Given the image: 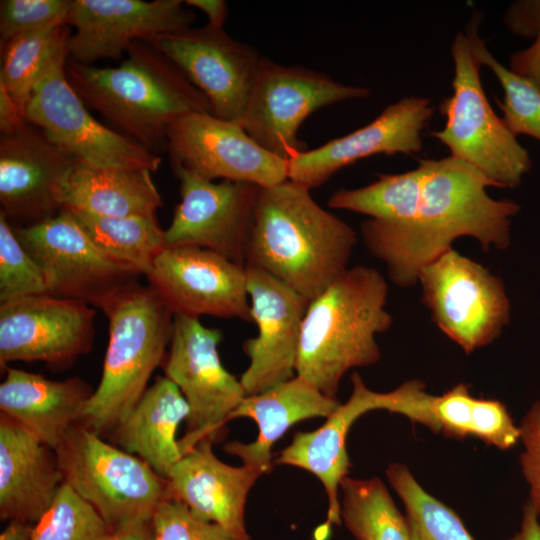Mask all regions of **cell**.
Wrapping results in <instances>:
<instances>
[{
	"label": "cell",
	"instance_id": "cell-35",
	"mask_svg": "<svg viewBox=\"0 0 540 540\" xmlns=\"http://www.w3.org/2000/svg\"><path fill=\"white\" fill-rule=\"evenodd\" d=\"M470 48L480 65L488 66L498 78L505 96L499 103L503 120L516 136L525 134L540 140V90L529 79L503 66L478 36L477 21L467 29Z\"/></svg>",
	"mask_w": 540,
	"mask_h": 540
},
{
	"label": "cell",
	"instance_id": "cell-46",
	"mask_svg": "<svg viewBox=\"0 0 540 540\" xmlns=\"http://www.w3.org/2000/svg\"><path fill=\"white\" fill-rule=\"evenodd\" d=\"M107 540H154L152 520L116 530Z\"/></svg>",
	"mask_w": 540,
	"mask_h": 540
},
{
	"label": "cell",
	"instance_id": "cell-36",
	"mask_svg": "<svg viewBox=\"0 0 540 540\" xmlns=\"http://www.w3.org/2000/svg\"><path fill=\"white\" fill-rule=\"evenodd\" d=\"M112 532L96 510L63 482L34 524L31 540H107Z\"/></svg>",
	"mask_w": 540,
	"mask_h": 540
},
{
	"label": "cell",
	"instance_id": "cell-17",
	"mask_svg": "<svg viewBox=\"0 0 540 540\" xmlns=\"http://www.w3.org/2000/svg\"><path fill=\"white\" fill-rule=\"evenodd\" d=\"M174 315L251 322L247 269L199 247H166L146 276Z\"/></svg>",
	"mask_w": 540,
	"mask_h": 540
},
{
	"label": "cell",
	"instance_id": "cell-6",
	"mask_svg": "<svg viewBox=\"0 0 540 540\" xmlns=\"http://www.w3.org/2000/svg\"><path fill=\"white\" fill-rule=\"evenodd\" d=\"M63 482L114 532L152 520L169 499L167 479L145 461L78 423L55 450Z\"/></svg>",
	"mask_w": 540,
	"mask_h": 540
},
{
	"label": "cell",
	"instance_id": "cell-12",
	"mask_svg": "<svg viewBox=\"0 0 540 540\" xmlns=\"http://www.w3.org/2000/svg\"><path fill=\"white\" fill-rule=\"evenodd\" d=\"M418 283L438 328L467 354L493 342L509 323L502 281L453 248L424 267Z\"/></svg>",
	"mask_w": 540,
	"mask_h": 540
},
{
	"label": "cell",
	"instance_id": "cell-27",
	"mask_svg": "<svg viewBox=\"0 0 540 540\" xmlns=\"http://www.w3.org/2000/svg\"><path fill=\"white\" fill-rule=\"evenodd\" d=\"M340 403L304 379L294 376L262 393L246 396L230 416L253 419L258 436L251 443L233 441L224 450L244 465L268 473L272 469V447L296 423L315 417H329Z\"/></svg>",
	"mask_w": 540,
	"mask_h": 540
},
{
	"label": "cell",
	"instance_id": "cell-10",
	"mask_svg": "<svg viewBox=\"0 0 540 540\" xmlns=\"http://www.w3.org/2000/svg\"><path fill=\"white\" fill-rule=\"evenodd\" d=\"M222 332L205 327L199 318L174 315L170 343L162 363L165 377L184 395L190 413L183 437L182 456L199 442H219L226 423L246 397L243 386L223 366L218 345Z\"/></svg>",
	"mask_w": 540,
	"mask_h": 540
},
{
	"label": "cell",
	"instance_id": "cell-19",
	"mask_svg": "<svg viewBox=\"0 0 540 540\" xmlns=\"http://www.w3.org/2000/svg\"><path fill=\"white\" fill-rule=\"evenodd\" d=\"M76 159L27 122L0 137V212L13 226L55 216Z\"/></svg>",
	"mask_w": 540,
	"mask_h": 540
},
{
	"label": "cell",
	"instance_id": "cell-23",
	"mask_svg": "<svg viewBox=\"0 0 540 540\" xmlns=\"http://www.w3.org/2000/svg\"><path fill=\"white\" fill-rule=\"evenodd\" d=\"M213 444L210 440L199 442L176 463L167 479L169 498L240 540H251L245 523L246 500L263 473L244 464H225L215 456Z\"/></svg>",
	"mask_w": 540,
	"mask_h": 540
},
{
	"label": "cell",
	"instance_id": "cell-4",
	"mask_svg": "<svg viewBox=\"0 0 540 540\" xmlns=\"http://www.w3.org/2000/svg\"><path fill=\"white\" fill-rule=\"evenodd\" d=\"M388 285L374 268H348L306 310L296 360V376L337 399L339 383L351 368L380 359L376 335L387 331Z\"/></svg>",
	"mask_w": 540,
	"mask_h": 540
},
{
	"label": "cell",
	"instance_id": "cell-28",
	"mask_svg": "<svg viewBox=\"0 0 540 540\" xmlns=\"http://www.w3.org/2000/svg\"><path fill=\"white\" fill-rule=\"evenodd\" d=\"M189 413V405L178 386L167 377L159 376L112 431V442L168 479L183 457L176 432Z\"/></svg>",
	"mask_w": 540,
	"mask_h": 540
},
{
	"label": "cell",
	"instance_id": "cell-38",
	"mask_svg": "<svg viewBox=\"0 0 540 540\" xmlns=\"http://www.w3.org/2000/svg\"><path fill=\"white\" fill-rule=\"evenodd\" d=\"M71 0H2L0 44L16 36L51 26L66 25Z\"/></svg>",
	"mask_w": 540,
	"mask_h": 540
},
{
	"label": "cell",
	"instance_id": "cell-30",
	"mask_svg": "<svg viewBox=\"0 0 540 540\" xmlns=\"http://www.w3.org/2000/svg\"><path fill=\"white\" fill-rule=\"evenodd\" d=\"M70 211L107 257L139 275L146 277L156 257L166 248L164 230L156 214L113 217Z\"/></svg>",
	"mask_w": 540,
	"mask_h": 540
},
{
	"label": "cell",
	"instance_id": "cell-41",
	"mask_svg": "<svg viewBox=\"0 0 540 540\" xmlns=\"http://www.w3.org/2000/svg\"><path fill=\"white\" fill-rule=\"evenodd\" d=\"M507 27L522 37L540 35V1H519L513 3L505 16Z\"/></svg>",
	"mask_w": 540,
	"mask_h": 540
},
{
	"label": "cell",
	"instance_id": "cell-25",
	"mask_svg": "<svg viewBox=\"0 0 540 540\" xmlns=\"http://www.w3.org/2000/svg\"><path fill=\"white\" fill-rule=\"evenodd\" d=\"M0 410L54 451L80 423L94 390L79 377L63 381L5 367Z\"/></svg>",
	"mask_w": 540,
	"mask_h": 540
},
{
	"label": "cell",
	"instance_id": "cell-20",
	"mask_svg": "<svg viewBox=\"0 0 540 540\" xmlns=\"http://www.w3.org/2000/svg\"><path fill=\"white\" fill-rule=\"evenodd\" d=\"M246 269L251 321L258 334L243 344L249 365L240 382L246 396H251L296 376L301 328L309 303L262 270Z\"/></svg>",
	"mask_w": 540,
	"mask_h": 540
},
{
	"label": "cell",
	"instance_id": "cell-31",
	"mask_svg": "<svg viewBox=\"0 0 540 540\" xmlns=\"http://www.w3.org/2000/svg\"><path fill=\"white\" fill-rule=\"evenodd\" d=\"M340 487L341 520L356 540H412L405 516L379 478L346 476Z\"/></svg>",
	"mask_w": 540,
	"mask_h": 540
},
{
	"label": "cell",
	"instance_id": "cell-13",
	"mask_svg": "<svg viewBox=\"0 0 540 540\" xmlns=\"http://www.w3.org/2000/svg\"><path fill=\"white\" fill-rule=\"evenodd\" d=\"M96 311L73 299L37 294L0 302V365L44 362L65 369L93 346Z\"/></svg>",
	"mask_w": 540,
	"mask_h": 540
},
{
	"label": "cell",
	"instance_id": "cell-39",
	"mask_svg": "<svg viewBox=\"0 0 540 540\" xmlns=\"http://www.w3.org/2000/svg\"><path fill=\"white\" fill-rule=\"evenodd\" d=\"M154 540H240L222 526L194 515L175 499L160 503L152 517Z\"/></svg>",
	"mask_w": 540,
	"mask_h": 540
},
{
	"label": "cell",
	"instance_id": "cell-14",
	"mask_svg": "<svg viewBox=\"0 0 540 540\" xmlns=\"http://www.w3.org/2000/svg\"><path fill=\"white\" fill-rule=\"evenodd\" d=\"M171 166L179 180L180 202L164 230L166 247H199L245 265L260 187L228 180L215 183Z\"/></svg>",
	"mask_w": 540,
	"mask_h": 540
},
{
	"label": "cell",
	"instance_id": "cell-8",
	"mask_svg": "<svg viewBox=\"0 0 540 540\" xmlns=\"http://www.w3.org/2000/svg\"><path fill=\"white\" fill-rule=\"evenodd\" d=\"M67 41L52 54L33 87L25 109L27 122L87 165L156 172L161 164L157 154L90 114L66 77Z\"/></svg>",
	"mask_w": 540,
	"mask_h": 540
},
{
	"label": "cell",
	"instance_id": "cell-21",
	"mask_svg": "<svg viewBox=\"0 0 540 540\" xmlns=\"http://www.w3.org/2000/svg\"><path fill=\"white\" fill-rule=\"evenodd\" d=\"M433 113L428 99L403 98L369 124L289 159L288 179L311 190L360 159L376 154L417 153L422 148L421 131Z\"/></svg>",
	"mask_w": 540,
	"mask_h": 540
},
{
	"label": "cell",
	"instance_id": "cell-7",
	"mask_svg": "<svg viewBox=\"0 0 540 540\" xmlns=\"http://www.w3.org/2000/svg\"><path fill=\"white\" fill-rule=\"evenodd\" d=\"M451 54L453 94L440 105L446 123L431 134L449 148L451 156L476 168L492 186L514 188L530 169L529 153L493 111L466 34L455 36Z\"/></svg>",
	"mask_w": 540,
	"mask_h": 540
},
{
	"label": "cell",
	"instance_id": "cell-16",
	"mask_svg": "<svg viewBox=\"0 0 540 540\" xmlns=\"http://www.w3.org/2000/svg\"><path fill=\"white\" fill-rule=\"evenodd\" d=\"M147 43L206 96L213 115L239 124L263 59L256 48L208 25L162 34Z\"/></svg>",
	"mask_w": 540,
	"mask_h": 540
},
{
	"label": "cell",
	"instance_id": "cell-18",
	"mask_svg": "<svg viewBox=\"0 0 540 540\" xmlns=\"http://www.w3.org/2000/svg\"><path fill=\"white\" fill-rule=\"evenodd\" d=\"M181 0H71L65 21L76 29L67 41L70 59L92 65L119 60L134 41L189 28L196 16Z\"/></svg>",
	"mask_w": 540,
	"mask_h": 540
},
{
	"label": "cell",
	"instance_id": "cell-32",
	"mask_svg": "<svg viewBox=\"0 0 540 540\" xmlns=\"http://www.w3.org/2000/svg\"><path fill=\"white\" fill-rule=\"evenodd\" d=\"M422 183L423 170L419 165L407 172L379 175L376 181L364 187L340 189L332 194L328 205L388 223H402L412 217Z\"/></svg>",
	"mask_w": 540,
	"mask_h": 540
},
{
	"label": "cell",
	"instance_id": "cell-15",
	"mask_svg": "<svg viewBox=\"0 0 540 540\" xmlns=\"http://www.w3.org/2000/svg\"><path fill=\"white\" fill-rule=\"evenodd\" d=\"M171 164L209 181L246 182L261 188L288 179V160L265 150L236 122L190 112L168 128Z\"/></svg>",
	"mask_w": 540,
	"mask_h": 540
},
{
	"label": "cell",
	"instance_id": "cell-47",
	"mask_svg": "<svg viewBox=\"0 0 540 540\" xmlns=\"http://www.w3.org/2000/svg\"><path fill=\"white\" fill-rule=\"evenodd\" d=\"M34 524L9 521L0 534V540H31Z\"/></svg>",
	"mask_w": 540,
	"mask_h": 540
},
{
	"label": "cell",
	"instance_id": "cell-29",
	"mask_svg": "<svg viewBox=\"0 0 540 540\" xmlns=\"http://www.w3.org/2000/svg\"><path fill=\"white\" fill-rule=\"evenodd\" d=\"M149 170L101 168L76 160L61 192L62 208L100 216L154 215L163 206Z\"/></svg>",
	"mask_w": 540,
	"mask_h": 540
},
{
	"label": "cell",
	"instance_id": "cell-26",
	"mask_svg": "<svg viewBox=\"0 0 540 540\" xmlns=\"http://www.w3.org/2000/svg\"><path fill=\"white\" fill-rule=\"evenodd\" d=\"M349 399L310 432H296L292 442L280 453L276 463L302 468L314 474L324 486L328 499L327 520L340 524L341 503L338 489L347 476L350 459L346 450L347 434L363 414L378 410V392L369 389L354 373Z\"/></svg>",
	"mask_w": 540,
	"mask_h": 540
},
{
	"label": "cell",
	"instance_id": "cell-45",
	"mask_svg": "<svg viewBox=\"0 0 540 540\" xmlns=\"http://www.w3.org/2000/svg\"><path fill=\"white\" fill-rule=\"evenodd\" d=\"M539 517L530 503L527 502L523 508L520 529L508 540H540Z\"/></svg>",
	"mask_w": 540,
	"mask_h": 540
},
{
	"label": "cell",
	"instance_id": "cell-2",
	"mask_svg": "<svg viewBox=\"0 0 540 540\" xmlns=\"http://www.w3.org/2000/svg\"><path fill=\"white\" fill-rule=\"evenodd\" d=\"M357 236L289 179L259 189L245 265L278 280L308 303L349 267Z\"/></svg>",
	"mask_w": 540,
	"mask_h": 540
},
{
	"label": "cell",
	"instance_id": "cell-1",
	"mask_svg": "<svg viewBox=\"0 0 540 540\" xmlns=\"http://www.w3.org/2000/svg\"><path fill=\"white\" fill-rule=\"evenodd\" d=\"M419 165L423 183L412 217L402 223L369 218L361 225L367 250L400 287L417 284L422 269L458 238L472 237L485 251L507 248L510 218L520 209L515 202L491 198L490 181L461 159L450 155Z\"/></svg>",
	"mask_w": 540,
	"mask_h": 540
},
{
	"label": "cell",
	"instance_id": "cell-9",
	"mask_svg": "<svg viewBox=\"0 0 540 540\" xmlns=\"http://www.w3.org/2000/svg\"><path fill=\"white\" fill-rule=\"evenodd\" d=\"M12 228L43 271L52 296L79 300L105 313L141 276L107 257L67 208L40 223Z\"/></svg>",
	"mask_w": 540,
	"mask_h": 540
},
{
	"label": "cell",
	"instance_id": "cell-34",
	"mask_svg": "<svg viewBox=\"0 0 540 540\" xmlns=\"http://www.w3.org/2000/svg\"><path fill=\"white\" fill-rule=\"evenodd\" d=\"M70 34L69 26L56 25L16 36L1 45L0 85L24 114L38 77Z\"/></svg>",
	"mask_w": 540,
	"mask_h": 540
},
{
	"label": "cell",
	"instance_id": "cell-44",
	"mask_svg": "<svg viewBox=\"0 0 540 540\" xmlns=\"http://www.w3.org/2000/svg\"><path fill=\"white\" fill-rule=\"evenodd\" d=\"M185 5L201 10L206 14L208 26L223 28L228 15V5L223 0H186Z\"/></svg>",
	"mask_w": 540,
	"mask_h": 540
},
{
	"label": "cell",
	"instance_id": "cell-24",
	"mask_svg": "<svg viewBox=\"0 0 540 540\" xmlns=\"http://www.w3.org/2000/svg\"><path fill=\"white\" fill-rule=\"evenodd\" d=\"M63 483L53 449L0 415V518L35 524Z\"/></svg>",
	"mask_w": 540,
	"mask_h": 540
},
{
	"label": "cell",
	"instance_id": "cell-37",
	"mask_svg": "<svg viewBox=\"0 0 540 540\" xmlns=\"http://www.w3.org/2000/svg\"><path fill=\"white\" fill-rule=\"evenodd\" d=\"M47 294L46 278L0 212V302Z\"/></svg>",
	"mask_w": 540,
	"mask_h": 540
},
{
	"label": "cell",
	"instance_id": "cell-5",
	"mask_svg": "<svg viewBox=\"0 0 540 540\" xmlns=\"http://www.w3.org/2000/svg\"><path fill=\"white\" fill-rule=\"evenodd\" d=\"M109 341L100 382L80 424L103 437L127 417L165 358L174 314L149 286L137 283L105 312Z\"/></svg>",
	"mask_w": 540,
	"mask_h": 540
},
{
	"label": "cell",
	"instance_id": "cell-3",
	"mask_svg": "<svg viewBox=\"0 0 540 540\" xmlns=\"http://www.w3.org/2000/svg\"><path fill=\"white\" fill-rule=\"evenodd\" d=\"M127 54L119 66L105 68L68 57L66 77L86 106L156 154L167 150L166 133L176 119L190 112L212 113V107L153 45L134 41Z\"/></svg>",
	"mask_w": 540,
	"mask_h": 540
},
{
	"label": "cell",
	"instance_id": "cell-40",
	"mask_svg": "<svg viewBox=\"0 0 540 540\" xmlns=\"http://www.w3.org/2000/svg\"><path fill=\"white\" fill-rule=\"evenodd\" d=\"M519 429L523 445L520 467L529 487L528 502L540 516V400L523 416Z\"/></svg>",
	"mask_w": 540,
	"mask_h": 540
},
{
	"label": "cell",
	"instance_id": "cell-22",
	"mask_svg": "<svg viewBox=\"0 0 540 540\" xmlns=\"http://www.w3.org/2000/svg\"><path fill=\"white\" fill-rule=\"evenodd\" d=\"M379 409L401 414L432 432L457 439L475 437L500 450L520 441L519 425L505 404L474 397L465 383L433 395L422 381L408 380L390 392H379Z\"/></svg>",
	"mask_w": 540,
	"mask_h": 540
},
{
	"label": "cell",
	"instance_id": "cell-42",
	"mask_svg": "<svg viewBox=\"0 0 540 540\" xmlns=\"http://www.w3.org/2000/svg\"><path fill=\"white\" fill-rule=\"evenodd\" d=\"M511 70L533 82L540 90V35L527 49L511 56Z\"/></svg>",
	"mask_w": 540,
	"mask_h": 540
},
{
	"label": "cell",
	"instance_id": "cell-33",
	"mask_svg": "<svg viewBox=\"0 0 540 540\" xmlns=\"http://www.w3.org/2000/svg\"><path fill=\"white\" fill-rule=\"evenodd\" d=\"M386 477L405 508L412 540H474L460 517L428 493L402 463H390Z\"/></svg>",
	"mask_w": 540,
	"mask_h": 540
},
{
	"label": "cell",
	"instance_id": "cell-11",
	"mask_svg": "<svg viewBox=\"0 0 540 540\" xmlns=\"http://www.w3.org/2000/svg\"><path fill=\"white\" fill-rule=\"evenodd\" d=\"M369 93L367 88L344 85L321 72L263 57L239 125L265 150L289 160L307 150L297 133L308 116Z\"/></svg>",
	"mask_w": 540,
	"mask_h": 540
},
{
	"label": "cell",
	"instance_id": "cell-43",
	"mask_svg": "<svg viewBox=\"0 0 540 540\" xmlns=\"http://www.w3.org/2000/svg\"><path fill=\"white\" fill-rule=\"evenodd\" d=\"M27 123L24 112L0 85V133L10 134Z\"/></svg>",
	"mask_w": 540,
	"mask_h": 540
}]
</instances>
